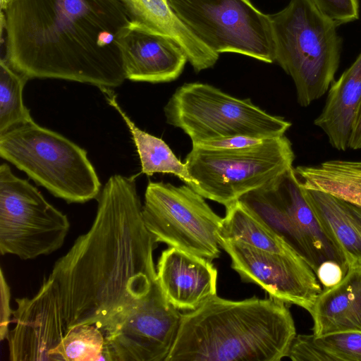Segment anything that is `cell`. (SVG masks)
Instances as JSON below:
<instances>
[{"mask_svg": "<svg viewBox=\"0 0 361 361\" xmlns=\"http://www.w3.org/2000/svg\"><path fill=\"white\" fill-rule=\"evenodd\" d=\"M166 122L181 129L192 143L235 136L270 139L284 135L291 123L268 114L250 99L233 97L209 84L185 83L164 108Z\"/></svg>", "mask_w": 361, "mask_h": 361, "instance_id": "8992f818", "label": "cell"}, {"mask_svg": "<svg viewBox=\"0 0 361 361\" xmlns=\"http://www.w3.org/2000/svg\"><path fill=\"white\" fill-rule=\"evenodd\" d=\"M238 201L262 224L297 251L316 272L326 260L345 261L329 241L307 203L294 167Z\"/></svg>", "mask_w": 361, "mask_h": 361, "instance_id": "8fae6325", "label": "cell"}, {"mask_svg": "<svg viewBox=\"0 0 361 361\" xmlns=\"http://www.w3.org/2000/svg\"><path fill=\"white\" fill-rule=\"evenodd\" d=\"M288 357L293 361H361V332L297 334Z\"/></svg>", "mask_w": 361, "mask_h": 361, "instance_id": "603a6c76", "label": "cell"}, {"mask_svg": "<svg viewBox=\"0 0 361 361\" xmlns=\"http://www.w3.org/2000/svg\"><path fill=\"white\" fill-rule=\"evenodd\" d=\"M354 208H355L356 214H357L358 217L360 218V219L361 221V208L358 207L357 206H355V205H354Z\"/></svg>", "mask_w": 361, "mask_h": 361, "instance_id": "d6a6232c", "label": "cell"}, {"mask_svg": "<svg viewBox=\"0 0 361 361\" xmlns=\"http://www.w3.org/2000/svg\"><path fill=\"white\" fill-rule=\"evenodd\" d=\"M292 143L284 135L240 149L192 145L185 157L193 190L226 207L293 168Z\"/></svg>", "mask_w": 361, "mask_h": 361, "instance_id": "52a82bcc", "label": "cell"}, {"mask_svg": "<svg viewBox=\"0 0 361 361\" xmlns=\"http://www.w3.org/2000/svg\"><path fill=\"white\" fill-rule=\"evenodd\" d=\"M16 302L15 326L6 338L9 360H60L57 351L68 330L54 281L44 278L33 297L16 298Z\"/></svg>", "mask_w": 361, "mask_h": 361, "instance_id": "5bb4252c", "label": "cell"}, {"mask_svg": "<svg viewBox=\"0 0 361 361\" xmlns=\"http://www.w3.org/2000/svg\"><path fill=\"white\" fill-rule=\"evenodd\" d=\"M219 237L240 240L272 252H297L257 220L238 200L226 207Z\"/></svg>", "mask_w": 361, "mask_h": 361, "instance_id": "cb8c5ba5", "label": "cell"}, {"mask_svg": "<svg viewBox=\"0 0 361 361\" xmlns=\"http://www.w3.org/2000/svg\"><path fill=\"white\" fill-rule=\"evenodd\" d=\"M314 6L338 26L357 20L359 0H311Z\"/></svg>", "mask_w": 361, "mask_h": 361, "instance_id": "4316f807", "label": "cell"}, {"mask_svg": "<svg viewBox=\"0 0 361 361\" xmlns=\"http://www.w3.org/2000/svg\"><path fill=\"white\" fill-rule=\"evenodd\" d=\"M97 200L91 228L48 276L56 286L68 331L82 324L102 330L157 281V243L144 223L135 178L111 176Z\"/></svg>", "mask_w": 361, "mask_h": 361, "instance_id": "6da1fadb", "label": "cell"}, {"mask_svg": "<svg viewBox=\"0 0 361 361\" xmlns=\"http://www.w3.org/2000/svg\"><path fill=\"white\" fill-rule=\"evenodd\" d=\"M142 214L157 243L211 261L219 257L223 218L189 185L149 181Z\"/></svg>", "mask_w": 361, "mask_h": 361, "instance_id": "30bf717a", "label": "cell"}, {"mask_svg": "<svg viewBox=\"0 0 361 361\" xmlns=\"http://www.w3.org/2000/svg\"><path fill=\"white\" fill-rule=\"evenodd\" d=\"M106 341L102 330L94 324L70 329L59 347L61 361L106 360Z\"/></svg>", "mask_w": 361, "mask_h": 361, "instance_id": "484cf974", "label": "cell"}, {"mask_svg": "<svg viewBox=\"0 0 361 361\" xmlns=\"http://www.w3.org/2000/svg\"><path fill=\"white\" fill-rule=\"evenodd\" d=\"M346 271L337 262L326 260L319 265L315 274L324 289H327L339 283Z\"/></svg>", "mask_w": 361, "mask_h": 361, "instance_id": "83f0119b", "label": "cell"}, {"mask_svg": "<svg viewBox=\"0 0 361 361\" xmlns=\"http://www.w3.org/2000/svg\"><path fill=\"white\" fill-rule=\"evenodd\" d=\"M296 329L287 304L269 297L218 295L182 314L166 361H280Z\"/></svg>", "mask_w": 361, "mask_h": 361, "instance_id": "3957f363", "label": "cell"}, {"mask_svg": "<svg viewBox=\"0 0 361 361\" xmlns=\"http://www.w3.org/2000/svg\"><path fill=\"white\" fill-rule=\"evenodd\" d=\"M0 292H1V308H0V339L3 341L6 338L8 329V324L11 322L13 310L10 306L11 293L10 288L1 269L0 274Z\"/></svg>", "mask_w": 361, "mask_h": 361, "instance_id": "f1b7e54d", "label": "cell"}, {"mask_svg": "<svg viewBox=\"0 0 361 361\" xmlns=\"http://www.w3.org/2000/svg\"><path fill=\"white\" fill-rule=\"evenodd\" d=\"M29 79L14 70L4 59L0 60V133L32 119L24 105L23 92Z\"/></svg>", "mask_w": 361, "mask_h": 361, "instance_id": "d4e9b609", "label": "cell"}, {"mask_svg": "<svg viewBox=\"0 0 361 361\" xmlns=\"http://www.w3.org/2000/svg\"><path fill=\"white\" fill-rule=\"evenodd\" d=\"M67 216L49 203L36 187L0 166V252L23 259L49 255L63 244Z\"/></svg>", "mask_w": 361, "mask_h": 361, "instance_id": "9c48e42d", "label": "cell"}, {"mask_svg": "<svg viewBox=\"0 0 361 361\" xmlns=\"http://www.w3.org/2000/svg\"><path fill=\"white\" fill-rule=\"evenodd\" d=\"M302 188L321 229L347 267L361 265V221L354 206L329 194Z\"/></svg>", "mask_w": 361, "mask_h": 361, "instance_id": "d6986e66", "label": "cell"}, {"mask_svg": "<svg viewBox=\"0 0 361 361\" xmlns=\"http://www.w3.org/2000/svg\"><path fill=\"white\" fill-rule=\"evenodd\" d=\"M269 17L275 62L291 77L299 105L307 106L335 80L342 47L338 26L311 0H290Z\"/></svg>", "mask_w": 361, "mask_h": 361, "instance_id": "277c9868", "label": "cell"}, {"mask_svg": "<svg viewBox=\"0 0 361 361\" xmlns=\"http://www.w3.org/2000/svg\"><path fill=\"white\" fill-rule=\"evenodd\" d=\"M0 156L68 203L86 202L101 192L86 150L32 118L0 133Z\"/></svg>", "mask_w": 361, "mask_h": 361, "instance_id": "5b68a950", "label": "cell"}, {"mask_svg": "<svg viewBox=\"0 0 361 361\" xmlns=\"http://www.w3.org/2000/svg\"><path fill=\"white\" fill-rule=\"evenodd\" d=\"M349 148L351 149H361V104L353 125Z\"/></svg>", "mask_w": 361, "mask_h": 361, "instance_id": "4dcf8cb0", "label": "cell"}, {"mask_svg": "<svg viewBox=\"0 0 361 361\" xmlns=\"http://www.w3.org/2000/svg\"><path fill=\"white\" fill-rule=\"evenodd\" d=\"M10 1L11 0H0L1 11H4L7 8Z\"/></svg>", "mask_w": 361, "mask_h": 361, "instance_id": "1f68e13d", "label": "cell"}, {"mask_svg": "<svg viewBox=\"0 0 361 361\" xmlns=\"http://www.w3.org/2000/svg\"><path fill=\"white\" fill-rule=\"evenodd\" d=\"M108 104L121 116L132 136L140 161L141 172L147 176L154 173L173 174L191 188L195 182L190 176L186 164L180 161L169 145L161 139L140 129L122 109L111 88H99Z\"/></svg>", "mask_w": 361, "mask_h": 361, "instance_id": "7402d4cb", "label": "cell"}, {"mask_svg": "<svg viewBox=\"0 0 361 361\" xmlns=\"http://www.w3.org/2000/svg\"><path fill=\"white\" fill-rule=\"evenodd\" d=\"M219 243L243 281L260 286L272 298L310 312L322 289L314 271L298 252H272L221 237Z\"/></svg>", "mask_w": 361, "mask_h": 361, "instance_id": "4fadbf2b", "label": "cell"}, {"mask_svg": "<svg viewBox=\"0 0 361 361\" xmlns=\"http://www.w3.org/2000/svg\"><path fill=\"white\" fill-rule=\"evenodd\" d=\"M116 43L126 78L132 81H173L188 61L183 49L173 38L133 21L119 33Z\"/></svg>", "mask_w": 361, "mask_h": 361, "instance_id": "9a60e30c", "label": "cell"}, {"mask_svg": "<svg viewBox=\"0 0 361 361\" xmlns=\"http://www.w3.org/2000/svg\"><path fill=\"white\" fill-rule=\"evenodd\" d=\"M182 314L165 298L157 281L149 293L102 331L108 361H166Z\"/></svg>", "mask_w": 361, "mask_h": 361, "instance_id": "7c38bea8", "label": "cell"}, {"mask_svg": "<svg viewBox=\"0 0 361 361\" xmlns=\"http://www.w3.org/2000/svg\"><path fill=\"white\" fill-rule=\"evenodd\" d=\"M156 269L165 298L178 310H195L217 295L218 271L209 259L169 247Z\"/></svg>", "mask_w": 361, "mask_h": 361, "instance_id": "2e32d148", "label": "cell"}, {"mask_svg": "<svg viewBox=\"0 0 361 361\" xmlns=\"http://www.w3.org/2000/svg\"><path fill=\"white\" fill-rule=\"evenodd\" d=\"M184 25L214 52L275 63L269 15L250 0H166Z\"/></svg>", "mask_w": 361, "mask_h": 361, "instance_id": "ba28073f", "label": "cell"}, {"mask_svg": "<svg viewBox=\"0 0 361 361\" xmlns=\"http://www.w3.org/2000/svg\"><path fill=\"white\" fill-rule=\"evenodd\" d=\"M309 313L316 336L361 332V265L348 267L339 283L323 289Z\"/></svg>", "mask_w": 361, "mask_h": 361, "instance_id": "ac0fdd59", "label": "cell"}, {"mask_svg": "<svg viewBox=\"0 0 361 361\" xmlns=\"http://www.w3.org/2000/svg\"><path fill=\"white\" fill-rule=\"evenodd\" d=\"M130 21L119 0H11L4 59L29 80L117 87L126 78L116 39Z\"/></svg>", "mask_w": 361, "mask_h": 361, "instance_id": "7a4b0ae2", "label": "cell"}, {"mask_svg": "<svg viewBox=\"0 0 361 361\" xmlns=\"http://www.w3.org/2000/svg\"><path fill=\"white\" fill-rule=\"evenodd\" d=\"M266 139L235 136L226 139L192 143V145L214 149H240L259 145Z\"/></svg>", "mask_w": 361, "mask_h": 361, "instance_id": "f546056e", "label": "cell"}, {"mask_svg": "<svg viewBox=\"0 0 361 361\" xmlns=\"http://www.w3.org/2000/svg\"><path fill=\"white\" fill-rule=\"evenodd\" d=\"M361 104V52L331 85L324 106L314 124L338 151L349 148L353 125Z\"/></svg>", "mask_w": 361, "mask_h": 361, "instance_id": "e0dca14e", "label": "cell"}, {"mask_svg": "<svg viewBox=\"0 0 361 361\" xmlns=\"http://www.w3.org/2000/svg\"><path fill=\"white\" fill-rule=\"evenodd\" d=\"M300 185L361 208V160H329L294 168Z\"/></svg>", "mask_w": 361, "mask_h": 361, "instance_id": "44dd1931", "label": "cell"}, {"mask_svg": "<svg viewBox=\"0 0 361 361\" xmlns=\"http://www.w3.org/2000/svg\"><path fill=\"white\" fill-rule=\"evenodd\" d=\"M130 20L173 38L196 73L213 67L219 54L199 40L179 20L166 0H119Z\"/></svg>", "mask_w": 361, "mask_h": 361, "instance_id": "ffe728a7", "label": "cell"}]
</instances>
